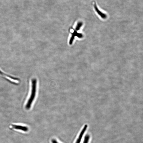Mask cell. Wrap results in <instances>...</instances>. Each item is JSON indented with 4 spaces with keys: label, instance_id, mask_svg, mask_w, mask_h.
Wrapping results in <instances>:
<instances>
[{
    "label": "cell",
    "instance_id": "cell-1",
    "mask_svg": "<svg viewBox=\"0 0 143 143\" xmlns=\"http://www.w3.org/2000/svg\"><path fill=\"white\" fill-rule=\"evenodd\" d=\"M37 83V81L36 79L34 78L32 80L31 94L25 106L26 109H30L32 104L35 98L36 92Z\"/></svg>",
    "mask_w": 143,
    "mask_h": 143
},
{
    "label": "cell",
    "instance_id": "cell-2",
    "mask_svg": "<svg viewBox=\"0 0 143 143\" xmlns=\"http://www.w3.org/2000/svg\"><path fill=\"white\" fill-rule=\"evenodd\" d=\"M87 125H86L85 126H84L83 130L81 131L80 135L79 136V137L76 143H80L81 139H82L83 135L87 129Z\"/></svg>",
    "mask_w": 143,
    "mask_h": 143
},
{
    "label": "cell",
    "instance_id": "cell-3",
    "mask_svg": "<svg viewBox=\"0 0 143 143\" xmlns=\"http://www.w3.org/2000/svg\"><path fill=\"white\" fill-rule=\"evenodd\" d=\"M12 127L15 129L21 130L25 132H27L28 130V128L27 127L20 126V125H13Z\"/></svg>",
    "mask_w": 143,
    "mask_h": 143
},
{
    "label": "cell",
    "instance_id": "cell-4",
    "mask_svg": "<svg viewBox=\"0 0 143 143\" xmlns=\"http://www.w3.org/2000/svg\"><path fill=\"white\" fill-rule=\"evenodd\" d=\"M95 10L98 14L100 15L102 18L103 19H105L106 18L107 16L106 14H105L101 12L100 10H98L97 6L95 4L94 5Z\"/></svg>",
    "mask_w": 143,
    "mask_h": 143
},
{
    "label": "cell",
    "instance_id": "cell-5",
    "mask_svg": "<svg viewBox=\"0 0 143 143\" xmlns=\"http://www.w3.org/2000/svg\"><path fill=\"white\" fill-rule=\"evenodd\" d=\"M90 138V136L88 135H87L84 138L83 143H88Z\"/></svg>",
    "mask_w": 143,
    "mask_h": 143
},
{
    "label": "cell",
    "instance_id": "cell-6",
    "mask_svg": "<svg viewBox=\"0 0 143 143\" xmlns=\"http://www.w3.org/2000/svg\"><path fill=\"white\" fill-rule=\"evenodd\" d=\"M83 25V23L82 22H79L77 23L76 28V30L77 31L79 30L81 26Z\"/></svg>",
    "mask_w": 143,
    "mask_h": 143
},
{
    "label": "cell",
    "instance_id": "cell-7",
    "mask_svg": "<svg viewBox=\"0 0 143 143\" xmlns=\"http://www.w3.org/2000/svg\"><path fill=\"white\" fill-rule=\"evenodd\" d=\"M52 143H59L57 142L55 139L52 140Z\"/></svg>",
    "mask_w": 143,
    "mask_h": 143
},
{
    "label": "cell",
    "instance_id": "cell-8",
    "mask_svg": "<svg viewBox=\"0 0 143 143\" xmlns=\"http://www.w3.org/2000/svg\"><path fill=\"white\" fill-rule=\"evenodd\" d=\"M0 74L3 75L4 74H3V73L0 70Z\"/></svg>",
    "mask_w": 143,
    "mask_h": 143
}]
</instances>
